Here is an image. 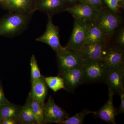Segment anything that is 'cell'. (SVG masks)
<instances>
[{"label":"cell","mask_w":124,"mask_h":124,"mask_svg":"<svg viewBox=\"0 0 124 124\" xmlns=\"http://www.w3.org/2000/svg\"><path fill=\"white\" fill-rule=\"evenodd\" d=\"M4 0H0V1H2Z\"/></svg>","instance_id":"cell-32"},{"label":"cell","mask_w":124,"mask_h":124,"mask_svg":"<svg viewBox=\"0 0 124 124\" xmlns=\"http://www.w3.org/2000/svg\"><path fill=\"white\" fill-rule=\"evenodd\" d=\"M124 0H118L119 3H121L124 2Z\"/></svg>","instance_id":"cell-31"},{"label":"cell","mask_w":124,"mask_h":124,"mask_svg":"<svg viewBox=\"0 0 124 124\" xmlns=\"http://www.w3.org/2000/svg\"><path fill=\"white\" fill-rule=\"evenodd\" d=\"M115 93L108 88V100L104 106L94 114L95 117L98 118L108 124H116V116L117 111L113 104V97Z\"/></svg>","instance_id":"cell-12"},{"label":"cell","mask_w":124,"mask_h":124,"mask_svg":"<svg viewBox=\"0 0 124 124\" xmlns=\"http://www.w3.org/2000/svg\"><path fill=\"white\" fill-rule=\"evenodd\" d=\"M0 5L9 12L33 14L36 11L35 0H4Z\"/></svg>","instance_id":"cell-9"},{"label":"cell","mask_w":124,"mask_h":124,"mask_svg":"<svg viewBox=\"0 0 124 124\" xmlns=\"http://www.w3.org/2000/svg\"><path fill=\"white\" fill-rule=\"evenodd\" d=\"M18 124V120L12 118L0 119V124Z\"/></svg>","instance_id":"cell-28"},{"label":"cell","mask_w":124,"mask_h":124,"mask_svg":"<svg viewBox=\"0 0 124 124\" xmlns=\"http://www.w3.org/2000/svg\"><path fill=\"white\" fill-rule=\"evenodd\" d=\"M10 102L5 96L2 85L0 82V105L6 104Z\"/></svg>","instance_id":"cell-27"},{"label":"cell","mask_w":124,"mask_h":124,"mask_svg":"<svg viewBox=\"0 0 124 124\" xmlns=\"http://www.w3.org/2000/svg\"><path fill=\"white\" fill-rule=\"evenodd\" d=\"M96 112L89 110L86 108L73 116L68 117L62 122V124H82L84 123L85 117L90 113L95 114Z\"/></svg>","instance_id":"cell-21"},{"label":"cell","mask_w":124,"mask_h":124,"mask_svg":"<svg viewBox=\"0 0 124 124\" xmlns=\"http://www.w3.org/2000/svg\"><path fill=\"white\" fill-rule=\"evenodd\" d=\"M31 90L30 94L31 97L38 100L44 105L45 100L48 93V86L42 76L37 79L31 81Z\"/></svg>","instance_id":"cell-16"},{"label":"cell","mask_w":124,"mask_h":124,"mask_svg":"<svg viewBox=\"0 0 124 124\" xmlns=\"http://www.w3.org/2000/svg\"><path fill=\"white\" fill-rule=\"evenodd\" d=\"M67 4H73L76 2L78 0H63Z\"/></svg>","instance_id":"cell-30"},{"label":"cell","mask_w":124,"mask_h":124,"mask_svg":"<svg viewBox=\"0 0 124 124\" xmlns=\"http://www.w3.org/2000/svg\"><path fill=\"white\" fill-rule=\"evenodd\" d=\"M84 84L104 82L107 68L101 60H84Z\"/></svg>","instance_id":"cell-3"},{"label":"cell","mask_w":124,"mask_h":124,"mask_svg":"<svg viewBox=\"0 0 124 124\" xmlns=\"http://www.w3.org/2000/svg\"><path fill=\"white\" fill-rule=\"evenodd\" d=\"M18 123L20 124H37L31 108L29 93L26 103L23 107Z\"/></svg>","instance_id":"cell-19"},{"label":"cell","mask_w":124,"mask_h":124,"mask_svg":"<svg viewBox=\"0 0 124 124\" xmlns=\"http://www.w3.org/2000/svg\"><path fill=\"white\" fill-rule=\"evenodd\" d=\"M116 44L124 48V29L122 28L120 29L116 38Z\"/></svg>","instance_id":"cell-26"},{"label":"cell","mask_w":124,"mask_h":124,"mask_svg":"<svg viewBox=\"0 0 124 124\" xmlns=\"http://www.w3.org/2000/svg\"><path fill=\"white\" fill-rule=\"evenodd\" d=\"M44 79L47 86L54 93L62 89L66 90L63 80L60 76L44 77Z\"/></svg>","instance_id":"cell-22"},{"label":"cell","mask_w":124,"mask_h":124,"mask_svg":"<svg viewBox=\"0 0 124 124\" xmlns=\"http://www.w3.org/2000/svg\"><path fill=\"white\" fill-rule=\"evenodd\" d=\"M60 76L62 78L66 90L73 93L80 85L84 84L83 66L60 72Z\"/></svg>","instance_id":"cell-10"},{"label":"cell","mask_w":124,"mask_h":124,"mask_svg":"<svg viewBox=\"0 0 124 124\" xmlns=\"http://www.w3.org/2000/svg\"><path fill=\"white\" fill-rule=\"evenodd\" d=\"M48 17L45 31L36 40L46 44L56 53H58L64 49L65 47L62 46L60 44L59 28L54 24L52 16L48 15Z\"/></svg>","instance_id":"cell-7"},{"label":"cell","mask_w":124,"mask_h":124,"mask_svg":"<svg viewBox=\"0 0 124 124\" xmlns=\"http://www.w3.org/2000/svg\"><path fill=\"white\" fill-rule=\"evenodd\" d=\"M65 11L71 14L75 19L93 22L98 12L87 5L80 4L67 7Z\"/></svg>","instance_id":"cell-14"},{"label":"cell","mask_w":124,"mask_h":124,"mask_svg":"<svg viewBox=\"0 0 124 124\" xmlns=\"http://www.w3.org/2000/svg\"><path fill=\"white\" fill-rule=\"evenodd\" d=\"M124 71L117 69H108L104 82L115 93L124 91Z\"/></svg>","instance_id":"cell-15"},{"label":"cell","mask_w":124,"mask_h":124,"mask_svg":"<svg viewBox=\"0 0 124 124\" xmlns=\"http://www.w3.org/2000/svg\"><path fill=\"white\" fill-rule=\"evenodd\" d=\"M121 22L120 16L110 9L105 8L98 12L93 22L108 37L114 35Z\"/></svg>","instance_id":"cell-2"},{"label":"cell","mask_w":124,"mask_h":124,"mask_svg":"<svg viewBox=\"0 0 124 124\" xmlns=\"http://www.w3.org/2000/svg\"><path fill=\"white\" fill-rule=\"evenodd\" d=\"M32 15L9 12L0 19V36L12 37L22 33L28 26Z\"/></svg>","instance_id":"cell-1"},{"label":"cell","mask_w":124,"mask_h":124,"mask_svg":"<svg viewBox=\"0 0 124 124\" xmlns=\"http://www.w3.org/2000/svg\"><path fill=\"white\" fill-rule=\"evenodd\" d=\"M81 4L88 6L95 11L99 12L104 8L103 0H78Z\"/></svg>","instance_id":"cell-24"},{"label":"cell","mask_w":124,"mask_h":124,"mask_svg":"<svg viewBox=\"0 0 124 124\" xmlns=\"http://www.w3.org/2000/svg\"><path fill=\"white\" fill-rule=\"evenodd\" d=\"M67 4L63 0H35V8L52 16L65 11Z\"/></svg>","instance_id":"cell-13"},{"label":"cell","mask_w":124,"mask_h":124,"mask_svg":"<svg viewBox=\"0 0 124 124\" xmlns=\"http://www.w3.org/2000/svg\"><path fill=\"white\" fill-rule=\"evenodd\" d=\"M31 81L37 79L42 77L35 55L32 54L30 61Z\"/></svg>","instance_id":"cell-23"},{"label":"cell","mask_w":124,"mask_h":124,"mask_svg":"<svg viewBox=\"0 0 124 124\" xmlns=\"http://www.w3.org/2000/svg\"><path fill=\"white\" fill-rule=\"evenodd\" d=\"M23 107L9 103L0 105V119L12 118L18 119Z\"/></svg>","instance_id":"cell-18"},{"label":"cell","mask_w":124,"mask_h":124,"mask_svg":"<svg viewBox=\"0 0 124 124\" xmlns=\"http://www.w3.org/2000/svg\"><path fill=\"white\" fill-rule=\"evenodd\" d=\"M108 45L107 41L86 44L79 52L84 60H101Z\"/></svg>","instance_id":"cell-11"},{"label":"cell","mask_w":124,"mask_h":124,"mask_svg":"<svg viewBox=\"0 0 124 124\" xmlns=\"http://www.w3.org/2000/svg\"><path fill=\"white\" fill-rule=\"evenodd\" d=\"M91 23L75 19L72 33L65 48L79 51L84 45L86 35Z\"/></svg>","instance_id":"cell-4"},{"label":"cell","mask_w":124,"mask_h":124,"mask_svg":"<svg viewBox=\"0 0 124 124\" xmlns=\"http://www.w3.org/2000/svg\"><path fill=\"white\" fill-rule=\"evenodd\" d=\"M30 95L31 104L32 110L37 124H46L44 113V104L41 102L34 99Z\"/></svg>","instance_id":"cell-20"},{"label":"cell","mask_w":124,"mask_h":124,"mask_svg":"<svg viewBox=\"0 0 124 124\" xmlns=\"http://www.w3.org/2000/svg\"><path fill=\"white\" fill-rule=\"evenodd\" d=\"M44 113L46 124H62V122L69 116V114L66 111L55 103L51 95L45 103Z\"/></svg>","instance_id":"cell-8"},{"label":"cell","mask_w":124,"mask_h":124,"mask_svg":"<svg viewBox=\"0 0 124 124\" xmlns=\"http://www.w3.org/2000/svg\"><path fill=\"white\" fill-rule=\"evenodd\" d=\"M56 54L60 73L83 66L84 60L79 51L65 48Z\"/></svg>","instance_id":"cell-5"},{"label":"cell","mask_w":124,"mask_h":124,"mask_svg":"<svg viewBox=\"0 0 124 124\" xmlns=\"http://www.w3.org/2000/svg\"><path fill=\"white\" fill-rule=\"evenodd\" d=\"M121 102L118 112L119 113H124V91L119 94Z\"/></svg>","instance_id":"cell-29"},{"label":"cell","mask_w":124,"mask_h":124,"mask_svg":"<svg viewBox=\"0 0 124 124\" xmlns=\"http://www.w3.org/2000/svg\"><path fill=\"white\" fill-rule=\"evenodd\" d=\"M108 37L99 27L93 22H91L87 32L84 45L95 42L107 41Z\"/></svg>","instance_id":"cell-17"},{"label":"cell","mask_w":124,"mask_h":124,"mask_svg":"<svg viewBox=\"0 0 124 124\" xmlns=\"http://www.w3.org/2000/svg\"><path fill=\"white\" fill-rule=\"evenodd\" d=\"M101 61L108 69L124 71V52L123 48L117 45H108Z\"/></svg>","instance_id":"cell-6"},{"label":"cell","mask_w":124,"mask_h":124,"mask_svg":"<svg viewBox=\"0 0 124 124\" xmlns=\"http://www.w3.org/2000/svg\"><path fill=\"white\" fill-rule=\"evenodd\" d=\"M108 8L115 13L119 11V3L118 0H103Z\"/></svg>","instance_id":"cell-25"}]
</instances>
